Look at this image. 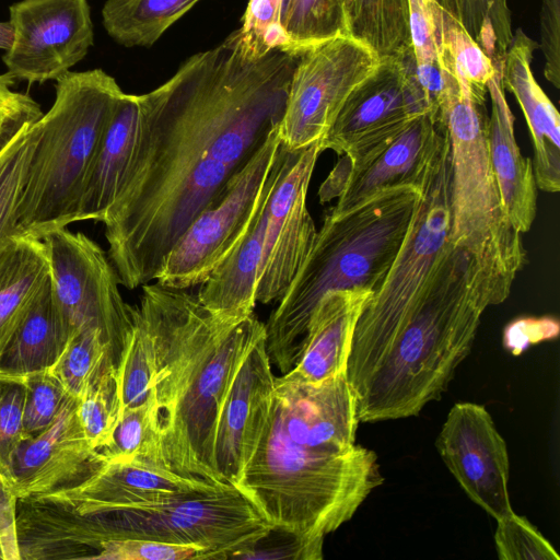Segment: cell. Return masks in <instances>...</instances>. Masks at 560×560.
<instances>
[{
  "label": "cell",
  "mask_w": 560,
  "mask_h": 560,
  "mask_svg": "<svg viewBox=\"0 0 560 560\" xmlns=\"http://www.w3.org/2000/svg\"><path fill=\"white\" fill-rule=\"evenodd\" d=\"M420 188L384 190L341 212L328 211L293 281L265 324L266 350L283 375L295 364L310 318L324 295L374 292L407 233Z\"/></svg>",
  "instance_id": "5"
},
{
  "label": "cell",
  "mask_w": 560,
  "mask_h": 560,
  "mask_svg": "<svg viewBox=\"0 0 560 560\" xmlns=\"http://www.w3.org/2000/svg\"><path fill=\"white\" fill-rule=\"evenodd\" d=\"M18 497L0 472V545L4 560H21L16 530Z\"/></svg>",
  "instance_id": "46"
},
{
  "label": "cell",
  "mask_w": 560,
  "mask_h": 560,
  "mask_svg": "<svg viewBox=\"0 0 560 560\" xmlns=\"http://www.w3.org/2000/svg\"><path fill=\"white\" fill-rule=\"evenodd\" d=\"M279 148L278 126L229 180L218 201L185 231L168 254L156 283L183 290L200 285L231 254L266 194Z\"/></svg>",
  "instance_id": "10"
},
{
  "label": "cell",
  "mask_w": 560,
  "mask_h": 560,
  "mask_svg": "<svg viewBox=\"0 0 560 560\" xmlns=\"http://www.w3.org/2000/svg\"><path fill=\"white\" fill-rule=\"evenodd\" d=\"M124 92L101 69L68 71L56 98L38 119L40 135L19 207L21 236L42 240L78 221L84 180Z\"/></svg>",
  "instance_id": "6"
},
{
  "label": "cell",
  "mask_w": 560,
  "mask_h": 560,
  "mask_svg": "<svg viewBox=\"0 0 560 560\" xmlns=\"http://www.w3.org/2000/svg\"><path fill=\"white\" fill-rule=\"evenodd\" d=\"M39 135L38 119L26 122L0 149V259L21 237L19 207Z\"/></svg>",
  "instance_id": "30"
},
{
  "label": "cell",
  "mask_w": 560,
  "mask_h": 560,
  "mask_svg": "<svg viewBox=\"0 0 560 560\" xmlns=\"http://www.w3.org/2000/svg\"><path fill=\"white\" fill-rule=\"evenodd\" d=\"M24 401L23 380L0 375V472L7 479L16 451L26 440Z\"/></svg>",
  "instance_id": "41"
},
{
  "label": "cell",
  "mask_w": 560,
  "mask_h": 560,
  "mask_svg": "<svg viewBox=\"0 0 560 560\" xmlns=\"http://www.w3.org/2000/svg\"><path fill=\"white\" fill-rule=\"evenodd\" d=\"M378 62L369 47L346 35L302 51L279 125L280 144L300 150L320 143L350 94Z\"/></svg>",
  "instance_id": "12"
},
{
  "label": "cell",
  "mask_w": 560,
  "mask_h": 560,
  "mask_svg": "<svg viewBox=\"0 0 560 560\" xmlns=\"http://www.w3.org/2000/svg\"><path fill=\"white\" fill-rule=\"evenodd\" d=\"M78 402L68 395L55 421L18 448L8 480L19 500L63 487L101 464L83 432Z\"/></svg>",
  "instance_id": "20"
},
{
  "label": "cell",
  "mask_w": 560,
  "mask_h": 560,
  "mask_svg": "<svg viewBox=\"0 0 560 560\" xmlns=\"http://www.w3.org/2000/svg\"><path fill=\"white\" fill-rule=\"evenodd\" d=\"M97 458L100 463L139 460L161 467L151 395L145 402L122 411L108 443L97 450Z\"/></svg>",
  "instance_id": "35"
},
{
  "label": "cell",
  "mask_w": 560,
  "mask_h": 560,
  "mask_svg": "<svg viewBox=\"0 0 560 560\" xmlns=\"http://www.w3.org/2000/svg\"><path fill=\"white\" fill-rule=\"evenodd\" d=\"M540 49L545 58L544 75L560 88V0H540Z\"/></svg>",
  "instance_id": "45"
},
{
  "label": "cell",
  "mask_w": 560,
  "mask_h": 560,
  "mask_svg": "<svg viewBox=\"0 0 560 560\" xmlns=\"http://www.w3.org/2000/svg\"><path fill=\"white\" fill-rule=\"evenodd\" d=\"M13 31L9 22H0V48L8 49L11 45Z\"/></svg>",
  "instance_id": "47"
},
{
  "label": "cell",
  "mask_w": 560,
  "mask_h": 560,
  "mask_svg": "<svg viewBox=\"0 0 560 560\" xmlns=\"http://www.w3.org/2000/svg\"><path fill=\"white\" fill-rule=\"evenodd\" d=\"M275 383L262 332L243 357L220 407L213 443L220 481L234 486L240 479L261 435Z\"/></svg>",
  "instance_id": "19"
},
{
  "label": "cell",
  "mask_w": 560,
  "mask_h": 560,
  "mask_svg": "<svg viewBox=\"0 0 560 560\" xmlns=\"http://www.w3.org/2000/svg\"><path fill=\"white\" fill-rule=\"evenodd\" d=\"M287 1H288V0H282V4H281V14H282V11H283V9H284V7H285V4H287ZM281 14H280V18H281Z\"/></svg>",
  "instance_id": "48"
},
{
  "label": "cell",
  "mask_w": 560,
  "mask_h": 560,
  "mask_svg": "<svg viewBox=\"0 0 560 560\" xmlns=\"http://www.w3.org/2000/svg\"><path fill=\"white\" fill-rule=\"evenodd\" d=\"M324 539H308L291 532L270 528L234 559L320 560Z\"/></svg>",
  "instance_id": "42"
},
{
  "label": "cell",
  "mask_w": 560,
  "mask_h": 560,
  "mask_svg": "<svg viewBox=\"0 0 560 560\" xmlns=\"http://www.w3.org/2000/svg\"><path fill=\"white\" fill-rule=\"evenodd\" d=\"M270 528L253 503L229 486L160 503L70 511L62 535L77 559H98L109 540L138 538L199 546L201 559L223 560L234 559Z\"/></svg>",
  "instance_id": "8"
},
{
  "label": "cell",
  "mask_w": 560,
  "mask_h": 560,
  "mask_svg": "<svg viewBox=\"0 0 560 560\" xmlns=\"http://www.w3.org/2000/svg\"><path fill=\"white\" fill-rule=\"evenodd\" d=\"M415 67L411 49L400 57L380 59L374 72L343 104L319 143L322 150L353 155L393 137L419 116L433 117Z\"/></svg>",
  "instance_id": "14"
},
{
  "label": "cell",
  "mask_w": 560,
  "mask_h": 560,
  "mask_svg": "<svg viewBox=\"0 0 560 560\" xmlns=\"http://www.w3.org/2000/svg\"><path fill=\"white\" fill-rule=\"evenodd\" d=\"M12 42L2 60L28 84L58 80L93 45L88 0H22L10 7Z\"/></svg>",
  "instance_id": "15"
},
{
  "label": "cell",
  "mask_w": 560,
  "mask_h": 560,
  "mask_svg": "<svg viewBox=\"0 0 560 560\" xmlns=\"http://www.w3.org/2000/svg\"><path fill=\"white\" fill-rule=\"evenodd\" d=\"M495 63V73L487 84L491 100L487 144L504 212L512 226L522 234L530 230L536 217L537 185L533 162L522 155L515 139V118L502 81L503 60Z\"/></svg>",
  "instance_id": "22"
},
{
  "label": "cell",
  "mask_w": 560,
  "mask_h": 560,
  "mask_svg": "<svg viewBox=\"0 0 560 560\" xmlns=\"http://www.w3.org/2000/svg\"><path fill=\"white\" fill-rule=\"evenodd\" d=\"M78 413L83 432L94 450L105 446L120 418L116 368L96 380L79 398Z\"/></svg>",
  "instance_id": "37"
},
{
  "label": "cell",
  "mask_w": 560,
  "mask_h": 560,
  "mask_svg": "<svg viewBox=\"0 0 560 560\" xmlns=\"http://www.w3.org/2000/svg\"><path fill=\"white\" fill-rule=\"evenodd\" d=\"M280 47L298 55L346 35L341 0H288L280 18Z\"/></svg>",
  "instance_id": "31"
},
{
  "label": "cell",
  "mask_w": 560,
  "mask_h": 560,
  "mask_svg": "<svg viewBox=\"0 0 560 560\" xmlns=\"http://www.w3.org/2000/svg\"><path fill=\"white\" fill-rule=\"evenodd\" d=\"M135 306L153 345L151 396L159 464L187 478L223 485L213 459L220 407L265 324L254 313H213L197 294L159 283L142 285Z\"/></svg>",
  "instance_id": "2"
},
{
  "label": "cell",
  "mask_w": 560,
  "mask_h": 560,
  "mask_svg": "<svg viewBox=\"0 0 560 560\" xmlns=\"http://www.w3.org/2000/svg\"><path fill=\"white\" fill-rule=\"evenodd\" d=\"M0 560H4L3 553H2V549H1V545H0Z\"/></svg>",
  "instance_id": "49"
},
{
  "label": "cell",
  "mask_w": 560,
  "mask_h": 560,
  "mask_svg": "<svg viewBox=\"0 0 560 560\" xmlns=\"http://www.w3.org/2000/svg\"><path fill=\"white\" fill-rule=\"evenodd\" d=\"M448 149L446 136L419 187L400 248L358 318L349 358L377 346L422 303L454 247L448 240Z\"/></svg>",
  "instance_id": "9"
},
{
  "label": "cell",
  "mask_w": 560,
  "mask_h": 560,
  "mask_svg": "<svg viewBox=\"0 0 560 560\" xmlns=\"http://www.w3.org/2000/svg\"><path fill=\"white\" fill-rule=\"evenodd\" d=\"M346 35L380 59L411 49L408 0H341Z\"/></svg>",
  "instance_id": "28"
},
{
  "label": "cell",
  "mask_w": 560,
  "mask_h": 560,
  "mask_svg": "<svg viewBox=\"0 0 560 560\" xmlns=\"http://www.w3.org/2000/svg\"><path fill=\"white\" fill-rule=\"evenodd\" d=\"M203 549L194 545L171 544L150 539L124 538L107 541L102 560H184L201 559Z\"/></svg>",
  "instance_id": "43"
},
{
  "label": "cell",
  "mask_w": 560,
  "mask_h": 560,
  "mask_svg": "<svg viewBox=\"0 0 560 560\" xmlns=\"http://www.w3.org/2000/svg\"><path fill=\"white\" fill-rule=\"evenodd\" d=\"M436 448L471 501L495 520L513 512L508 447L483 405L455 404L438 435Z\"/></svg>",
  "instance_id": "17"
},
{
  "label": "cell",
  "mask_w": 560,
  "mask_h": 560,
  "mask_svg": "<svg viewBox=\"0 0 560 560\" xmlns=\"http://www.w3.org/2000/svg\"><path fill=\"white\" fill-rule=\"evenodd\" d=\"M48 278L42 240L21 236L0 259V359Z\"/></svg>",
  "instance_id": "27"
},
{
  "label": "cell",
  "mask_w": 560,
  "mask_h": 560,
  "mask_svg": "<svg viewBox=\"0 0 560 560\" xmlns=\"http://www.w3.org/2000/svg\"><path fill=\"white\" fill-rule=\"evenodd\" d=\"M25 384L24 431L26 439L46 430L59 415L69 395L50 371L33 373L23 378Z\"/></svg>",
  "instance_id": "39"
},
{
  "label": "cell",
  "mask_w": 560,
  "mask_h": 560,
  "mask_svg": "<svg viewBox=\"0 0 560 560\" xmlns=\"http://www.w3.org/2000/svg\"><path fill=\"white\" fill-rule=\"evenodd\" d=\"M139 103L122 93L89 167L78 210V221H103L116 200L137 141Z\"/></svg>",
  "instance_id": "24"
},
{
  "label": "cell",
  "mask_w": 560,
  "mask_h": 560,
  "mask_svg": "<svg viewBox=\"0 0 560 560\" xmlns=\"http://www.w3.org/2000/svg\"><path fill=\"white\" fill-rule=\"evenodd\" d=\"M116 368L110 347L96 329L73 334L58 361L49 369L66 392L81 398L105 371Z\"/></svg>",
  "instance_id": "32"
},
{
  "label": "cell",
  "mask_w": 560,
  "mask_h": 560,
  "mask_svg": "<svg viewBox=\"0 0 560 560\" xmlns=\"http://www.w3.org/2000/svg\"><path fill=\"white\" fill-rule=\"evenodd\" d=\"M299 55H255L240 30L137 95L132 159L104 220L119 284L155 280L178 240L280 125Z\"/></svg>",
  "instance_id": "1"
},
{
  "label": "cell",
  "mask_w": 560,
  "mask_h": 560,
  "mask_svg": "<svg viewBox=\"0 0 560 560\" xmlns=\"http://www.w3.org/2000/svg\"><path fill=\"white\" fill-rule=\"evenodd\" d=\"M506 299L469 253L453 247L422 303L382 342L348 360L359 422L413 417L440 399L485 310Z\"/></svg>",
  "instance_id": "3"
},
{
  "label": "cell",
  "mask_w": 560,
  "mask_h": 560,
  "mask_svg": "<svg viewBox=\"0 0 560 560\" xmlns=\"http://www.w3.org/2000/svg\"><path fill=\"white\" fill-rule=\"evenodd\" d=\"M69 339L48 278L0 359V375L23 380L51 369Z\"/></svg>",
  "instance_id": "26"
},
{
  "label": "cell",
  "mask_w": 560,
  "mask_h": 560,
  "mask_svg": "<svg viewBox=\"0 0 560 560\" xmlns=\"http://www.w3.org/2000/svg\"><path fill=\"white\" fill-rule=\"evenodd\" d=\"M383 480L375 452L361 445L337 451L276 377L261 435L234 487L270 527L324 539L350 521Z\"/></svg>",
  "instance_id": "4"
},
{
  "label": "cell",
  "mask_w": 560,
  "mask_h": 560,
  "mask_svg": "<svg viewBox=\"0 0 560 560\" xmlns=\"http://www.w3.org/2000/svg\"><path fill=\"white\" fill-rule=\"evenodd\" d=\"M372 293L352 289L324 295L310 318L298 360L284 375L319 383L346 374L355 324Z\"/></svg>",
  "instance_id": "23"
},
{
  "label": "cell",
  "mask_w": 560,
  "mask_h": 560,
  "mask_svg": "<svg viewBox=\"0 0 560 560\" xmlns=\"http://www.w3.org/2000/svg\"><path fill=\"white\" fill-rule=\"evenodd\" d=\"M494 542L500 560H559L552 545L526 517L514 512L497 520Z\"/></svg>",
  "instance_id": "40"
},
{
  "label": "cell",
  "mask_w": 560,
  "mask_h": 560,
  "mask_svg": "<svg viewBox=\"0 0 560 560\" xmlns=\"http://www.w3.org/2000/svg\"><path fill=\"white\" fill-rule=\"evenodd\" d=\"M445 139L444 128L430 114L419 116L393 137L341 155L320 187V201L337 198L330 211L341 212L387 189L420 187Z\"/></svg>",
  "instance_id": "16"
},
{
  "label": "cell",
  "mask_w": 560,
  "mask_h": 560,
  "mask_svg": "<svg viewBox=\"0 0 560 560\" xmlns=\"http://www.w3.org/2000/svg\"><path fill=\"white\" fill-rule=\"evenodd\" d=\"M408 13L416 68L441 67L450 71L443 61V9L440 1L408 0Z\"/></svg>",
  "instance_id": "38"
},
{
  "label": "cell",
  "mask_w": 560,
  "mask_h": 560,
  "mask_svg": "<svg viewBox=\"0 0 560 560\" xmlns=\"http://www.w3.org/2000/svg\"><path fill=\"white\" fill-rule=\"evenodd\" d=\"M278 171V155L269 186L248 228L231 254L211 272L197 293L199 301L211 312L230 317L253 314L256 287L260 271L267 199Z\"/></svg>",
  "instance_id": "25"
},
{
  "label": "cell",
  "mask_w": 560,
  "mask_h": 560,
  "mask_svg": "<svg viewBox=\"0 0 560 560\" xmlns=\"http://www.w3.org/2000/svg\"><path fill=\"white\" fill-rule=\"evenodd\" d=\"M494 62L503 60L513 39L508 0H439Z\"/></svg>",
  "instance_id": "33"
},
{
  "label": "cell",
  "mask_w": 560,
  "mask_h": 560,
  "mask_svg": "<svg viewBox=\"0 0 560 560\" xmlns=\"http://www.w3.org/2000/svg\"><path fill=\"white\" fill-rule=\"evenodd\" d=\"M537 48L538 44L517 28L503 59L502 81L504 90L516 98L530 132L537 188L558 192L560 115L533 74L532 61Z\"/></svg>",
  "instance_id": "21"
},
{
  "label": "cell",
  "mask_w": 560,
  "mask_h": 560,
  "mask_svg": "<svg viewBox=\"0 0 560 560\" xmlns=\"http://www.w3.org/2000/svg\"><path fill=\"white\" fill-rule=\"evenodd\" d=\"M229 486L187 478L139 460L105 462L63 487L25 500L84 514L166 502Z\"/></svg>",
  "instance_id": "18"
},
{
  "label": "cell",
  "mask_w": 560,
  "mask_h": 560,
  "mask_svg": "<svg viewBox=\"0 0 560 560\" xmlns=\"http://www.w3.org/2000/svg\"><path fill=\"white\" fill-rule=\"evenodd\" d=\"M487 122L485 98L462 86L439 119L450 147L448 240L469 253L509 296L526 252L503 209L488 151Z\"/></svg>",
  "instance_id": "7"
},
{
  "label": "cell",
  "mask_w": 560,
  "mask_h": 560,
  "mask_svg": "<svg viewBox=\"0 0 560 560\" xmlns=\"http://www.w3.org/2000/svg\"><path fill=\"white\" fill-rule=\"evenodd\" d=\"M14 79L7 72L0 74V149L26 122L43 115L40 106L30 95L14 92Z\"/></svg>",
  "instance_id": "44"
},
{
  "label": "cell",
  "mask_w": 560,
  "mask_h": 560,
  "mask_svg": "<svg viewBox=\"0 0 560 560\" xmlns=\"http://www.w3.org/2000/svg\"><path fill=\"white\" fill-rule=\"evenodd\" d=\"M200 0H106L103 25L126 47H151Z\"/></svg>",
  "instance_id": "29"
},
{
  "label": "cell",
  "mask_w": 560,
  "mask_h": 560,
  "mask_svg": "<svg viewBox=\"0 0 560 560\" xmlns=\"http://www.w3.org/2000/svg\"><path fill=\"white\" fill-rule=\"evenodd\" d=\"M42 241L49 261L52 296L70 337L82 329L98 330L117 366L132 320L130 304L119 292L109 258L85 234L66 228Z\"/></svg>",
  "instance_id": "11"
},
{
  "label": "cell",
  "mask_w": 560,
  "mask_h": 560,
  "mask_svg": "<svg viewBox=\"0 0 560 560\" xmlns=\"http://www.w3.org/2000/svg\"><path fill=\"white\" fill-rule=\"evenodd\" d=\"M131 328L116 366L120 416L125 409L148 400L153 388L154 352L151 335L136 310L130 305Z\"/></svg>",
  "instance_id": "34"
},
{
  "label": "cell",
  "mask_w": 560,
  "mask_h": 560,
  "mask_svg": "<svg viewBox=\"0 0 560 560\" xmlns=\"http://www.w3.org/2000/svg\"><path fill=\"white\" fill-rule=\"evenodd\" d=\"M443 61L456 77L459 86H467L480 98L494 75L497 63L470 37L457 20L443 8Z\"/></svg>",
  "instance_id": "36"
},
{
  "label": "cell",
  "mask_w": 560,
  "mask_h": 560,
  "mask_svg": "<svg viewBox=\"0 0 560 560\" xmlns=\"http://www.w3.org/2000/svg\"><path fill=\"white\" fill-rule=\"evenodd\" d=\"M322 152L319 143L300 150L280 144L277 176L267 199L256 302L279 301L313 246L317 230L306 197Z\"/></svg>",
  "instance_id": "13"
}]
</instances>
